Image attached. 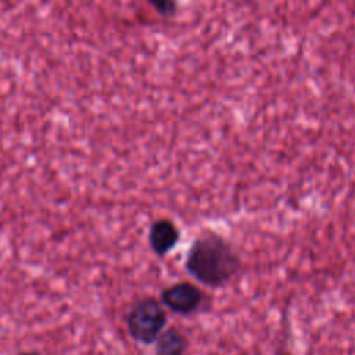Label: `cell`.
Here are the masks:
<instances>
[{
	"label": "cell",
	"instance_id": "7",
	"mask_svg": "<svg viewBox=\"0 0 355 355\" xmlns=\"http://www.w3.org/2000/svg\"><path fill=\"white\" fill-rule=\"evenodd\" d=\"M18 355H40V354L36 352V351H26V352H21Z\"/></svg>",
	"mask_w": 355,
	"mask_h": 355
},
{
	"label": "cell",
	"instance_id": "6",
	"mask_svg": "<svg viewBox=\"0 0 355 355\" xmlns=\"http://www.w3.org/2000/svg\"><path fill=\"white\" fill-rule=\"evenodd\" d=\"M151 6L155 8V11L164 17H172L176 12L178 4L173 1H155L151 3Z\"/></svg>",
	"mask_w": 355,
	"mask_h": 355
},
{
	"label": "cell",
	"instance_id": "3",
	"mask_svg": "<svg viewBox=\"0 0 355 355\" xmlns=\"http://www.w3.org/2000/svg\"><path fill=\"white\" fill-rule=\"evenodd\" d=\"M161 304L178 315H191L204 304V293L190 282H179L161 291Z\"/></svg>",
	"mask_w": 355,
	"mask_h": 355
},
{
	"label": "cell",
	"instance_id": "5",
	"mask_svg": "<svg viewBox=\"0 0 355 355\" xmlns=\"http://www.w3.org/2000/svg\"><path fill=\"white\" fill-rule=\"evenodd\" d=\"M186 348V336L176 327H168L155 341L157 355H183Z\"/></svg>",
	"mask_w": 355,
	"mask_h": 355
},
{
	"label": "cell",
	"instance_id": "2",
	"mask_svg": "<svg viewBox=\"0 0 355 355\" xmlns=\"http://www.w3.org/2000/svg\"><path fill=\"white\" fill-rule=\"evenodd\" d=\"M166 312L162 304L153 298L146 297L139 300L129 311L126 318L129 334L139 343H155L166 324Z\"/></svg>",
	"mask_w": 355,
	"mask_h": 355
},
{
	"label": "cell",
	"instance_id": "4",
	"mask_svg": "<svg viewBox=\"0 0 355 355\" xmlns=\"http://www.w3.org/2000/svg\"><path fill=\"white\" fill-rule=\"evenodd\" d=\"M180 240V230L171 219H158L150 226L148 243L151 250L164 257L172 251Z\"/></svg>",
	"mask_w": 355,
	"mask_h": 355
},
{
	"label": "cell",
	"instance_id": "1",
	"mask_svg": "<svg viewBox=\"0 0 355 355\" xmlns=\"http://www.w3.org/2000/svg\"><path fill=\"white\" fill-rule=\"evenodd\" d=\"M240 257L232 244L215 232L201 233L190 245L184 268L190 276L208 287H222L239 272Z\"/></svg>",
	"mask_w": 355,
	"mask_h": 355
}]
</instances>
